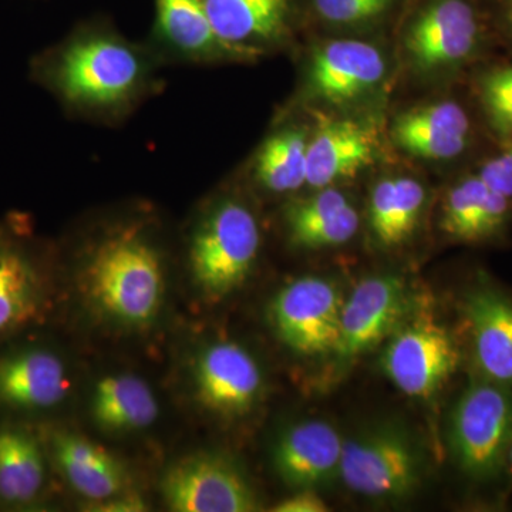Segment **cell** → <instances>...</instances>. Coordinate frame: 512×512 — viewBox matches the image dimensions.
Returning a JSON list of instances; mask_svg holds the SVG:
<instances>
[{"instance_id": "1", "label": "cell", "mask_w": 512, "mask_h": 512, "mask_svg": "<svg viewBox=\"0 0 512 512\" xmlns=\"http://www.w3.org/2000/svg\"><path fill=\"white\" fill-rule=\"evenodd\" d=\"M164 66L150 43L131 40L110 20L93 18L37 52L29 77L67 116L116 127L161 92Z\"/></svg>"}, {"instance_id": "2", "label": "cell", "mask_w": 512, "mask_h": 512, "mask_svg": "<svg viewBox=\"0 0 512 512\" xmlns=\"http://www.w3.org/2000/svg\"><path fill=\"white\" fill-rule=\"evenodd\" d=\"M153 229L141 220L109 225L84 249L82 285L110 318L146 325L164 298V255Z\"/></svg>"}, {"instance_id": "3", "label": "cell", "mask_w": 512, "mask_h": 512, "mask_svg": "<svg viewBox=\"0 0 512 512\" xmlns=\"http://www.w3.org/2000/svg\"><path fill=\"white\" fill-rule=\"evenodd\" d=\"M261 245L251 207L232 195L218 198L191 234L188 261L195 284L212 299L224 298L247 281Z\"/></svg>"}, {"instance_id": "4", "label": "cell", "mask_w": 512, "mask_h": 512, "mask_svg": "<svg viewBox=\"0 0 512 512\" xmlns=\"http://www.w3.org/2000/svg\"><path fill=\"white\" fill-rule=\"evenodd\" d=\"M448 443L464 476L491 483L507 473L512 387L474 375L450 414Z\"/></svg>"}, {"instance_id": "5", "label": "cell", "mask_w": 512, "mask_h": 512, "mask_svg": "<svg viewBox=\"0 0 512 512\" xmlns=\"http://www.w3.org/2000/svg\"><path fill=\"white\" fill-rule=\"evenodd\" d=\"M484 28L468 0H431L404 32V60L421 77L456 73L476 59Z\"/></svg>"}, {"instance_id": "6", "label": "cell", "mask_w": 512, "mask_h": 512, "mask_svg": "<svg viewBox=\"0 0 512 512\" xmlns=\"http://www.w3.org/2000/svg\"><path fill=\"white\" fill-rule=\"evenodd\" d=\"M49 308V271L29 222L0 221V342L39 326Z\"/></svg>"}, {"instance_id": "7", "label": "cell", "mask_w": 512, "mask_h": 512, "mask_svg": "<svg viewBox=\"0 0 512 512\" xmlns=\"http://www.w3.org/2000/svg\"><path fill=\"white\" fill-rule=\"evenodd\" d=\"M461 352L446 326L429 316L404 322L382 355L390 382L410 397L430 399L457 372Z\"/></svg>"}, {"instance_id": "8", "label": "cell", "mask_w": 512, "mask_h": 512, "mask_svg": "<svg viewBox=\"0 0 512 512\" xmlns=\"http://www.w3.org/2000/svg\"><path fill=\"white\" fill-rule=\"evenodd\" d=\"M420 473L419 453L399 427L367 430L343 446L340 477L346 487L365 497H406L419 485Z\"/></svg>"}, {"instance_id": "9", "label": "cell", "mask_w": 512, "mask_h": 512, "mask_svg": "<svg viewBox=\"0 0 512 512\" xmlns=\"http://www.w3.org/2000/svg\"><path fill=\"white\" fill-rule=\"evenodd\" d=\"M343 303L333 282L305 276L276 293L272 323L282 342L299 355L333 353L339 342Z\"/></svg>"}, {"instance_id": "10", "label": "cell", "mask_w": 512, "mask_h": 512, "mask_svg": "<svg viewBox=\"0 0 512 512\" xmlns=\"http://www.w3.org/2000/svg\"><path fill=\"white\" fill-rule=\"evenodd\" d=\"M387 76V59L365 40H329L313 49L302 96L330 106H348L376 92Z\"/></svg>"}, {"instance_id": "11", "label": "cell", "mask_w": 512, "mask_h": 512, "mask_svg": "<svg viewBox=\"0 0 512 512\" xmlns=\"http://www.w3.org/2000/svg\"><path fill=\"white\" fill-rule=\"evenodd\" d=\"M70 377L62 356L39 342H16L0 350V414L37 416L56 409L70 392ZM23 424V423H22Z\"/></svg>"}, {"instance_id": "12", "label": "cell", "mask_w": 512, "mask_h": 512, "mask_svg": "<svg viewBox=\"0 0 512 512\" xmlns=\"http://www.w3.org/2000/svg\"><path fill=\"white\" fill-rule=\"evenodd\" d=\"M165 503L177 512H249L258 507L247 478L214 454L177 461L161 483Z\"/></svg>"}, {"instance_id": "13", "label": "cell", "mask_w": 512, "mask_h": 512, "mask_svg": "<svg viewBox=\"0 0 512 512\" xmlns=\"http://www.w3.org/2000/svg\"><path fill=\"white\" fill-rule=\"evenodd\" d=\"M409 309L410 292L402 276L363 279L343 303L336 359L353 362L376 348L402 325Z\"/></svg>"}, {"instance_id": "14", "label": "cell", "mask_w": 512, "mask_h": 512, "mask_svg": "<svg viewBox=\"0 0 512 512\" xmlns=\"http://www.w3.org/2000/svg\"><path fill=\"white\" fill-rule=\"evenodd\" d=\"M461 313L476 376L512 387V296L480 278Z\"/></svg>"}, {"instance_id": "15", "label": "cell", "mask_w": 512, "mask_h": 512, "mask_svg": "<svg viewBox=\"0 0 512 512\" xmlns=\"http://www.w3.org/2000/svg\"><path fill=\"white\" fill-rule=\"evenodd\" d=\"M148 43L165 66L242 62L215 33L204 0H154Z\"/></svg>"}, {"instance_id": "16", "label": "cell", "mask_w": 512, "mask_h": 512, "mask_svg": "<svg viewBox=\"0 0 512 512\" xmlns=\"http://www.w3.org/2000/svg\"><path fill=\"white\" fill-rule=\"evenodd\" d=\"M212 28L242 62L261 59L286 42L292 0H204Z\"/></svg>"}, {"instance_id": "17", "label": "cell", "mask_w": 512, "mask_h": 512, "mask_svg": "<svg viewBox=\"0 0 512 512\" xmlns=\"http://www.w3.org/2000/svg\"><path fill=\"white\" fill-rule=\"evenodd\" d=\"M261 369L242 346L214 343L195 366V387L202 406L222 416L249 412L261 396Z\"/></svg>"}, {"instance_id": "18", "label": "cell", "mask_w": 512, "mask_h": 512, "mask_svg": "<svg viewBox=\"0 0 512 512\" xmlns=\"http://www.w3.org/2000/svg\"><path fill=\"white\" fill-rule=\"evenodd\" d=\"M376 154L375 127L349 119L323 120L309 136L306 185L319 190L356 177Z\"/></svg>"}, {"instance_id": "19", "label": "cell", "mask_w": 512, "mask_h": 512, "mask_svg": "<svg viewBox=\"0 0 512 512\" xmlns=\"http://www.w3.org/2000/svg\"><path fill=\"white\" fill-rule=\"evenodd\" d=\"M394 143L410 156L450 161L463 156L473 143V124L454 100L414 107L393 121Z\"/></svg>"}, {"instance_id": "20", "label": "cell", "mask_w": 512, "mask_h": 512, "mask_svg": "<svg viewBox=\"0 0 512 512\" xmlns=\"http://www.w3.org/2000/svg\"><path fill=\"white\" fill-rule=\"evenodd\" d=\"M343 446L345 441L329 423L302 421L276 443L274 466L293 490H315L339 473Z\"/></svg>"}, {"instance_id": "21", "label": "cell", "mask_w": 512, "mask_h": 512, "mask_svg": "<svg viewBox=\"0 0 512 512\" xmlns=\"http://www.w3.org/2000/svg\"><path fill=\"white\" fill-rule=\"evenodd\" d=\"M511 215V200L491 190L478 174L467 175L447 191L440 228L453 241L483 244L504 234Z\"/></svg>"}, {"instance_id": "22", "label": "cell", "mask_w": 512, "mask_h": 512, "mask_svg": "<svg viewBox=\"0 0 512 512\" xmlns=\"http://www.w3.org/2000/svg\"><path fill=\"white\" fill-rule=\"evenodd\" d=\"M49 456L29 424L0 421V507H33L43 497Z\"/></svg>"}, {"instance_id": "23", "label": "cell", "mask_w": 512, "mask_h": 512, "mask_svg": "<svg viewBox=\"0 0 512 512\" xmlns=\"http://www.w3.org/2000/svg\"><path fill=\"white\" fill-rule=\"evenodd\" d=\"M42 439L47 456L55 461L67 483L87 500H106L126 490L124 468L103 447L62 430L50 431Z\"/></svg>"}, {"instance_id": "24", "label": "cell", "mask_w": 512, "mask_h": 512, "mask_svg": "<svg viewBox=\"0 0 512 512\" xmlns=\"http://www.w3.org/2000/svg\"><path fill=\"white\" fill-rule=\"evenodd\" d=\"M285 222L293 247L322 249L339 247L355 237L360 218L345 192L326 187L291 202Z\"/></svg>"}, {"instance_id": "25", "label": "cell", "mask_w": 512, "mask_h": 512, "mask_svg": "<svg viewBox=\"0 0 512 512\" xmlns=\"http://www.w3.org/2000/svg\"><path fill=\"white\" fill-rule=\"evenodd\" d=\"M426 190L412 177H386L370 191L369 227L377 244L397 248L413 237L426 205Z\"/></svg>"}, {"instance_id": "26", "label": "cell", "mask_w": 512, "mask_h": 512, "mask_svg": "<svg viewBox=\"0 0 512 512\" xmlns=\"http://www.w3.org/2000/svg\"><path fill=\"white\" fill-rule=\"evenodd\" d=\"M309 134L305 128L288 124L275 128L262 141L251 161V177L271 194H292L306 185Z\"/></svg>"}, {"instance_id": "27", "label": "cell", "mask_w": 512, "mask_h": 512, "mask_svg": "<svg viewBox=\"0 0 512 512\" xmlns=\"http://www.w3.org/2000/svg\"><path fill=\"white\" fill-rule=\"evenodd\" d=\"M93 414L101 429H144L157 420L158 402L144 380L131 375L107 376L94 389Z\"/></svg>"}, {"instance_id": "28", "label": "cell", "mask_w": 512, "mask_h": 512, "mask_svg": "<svg viewBox=\"0 0 512 512\" xmlns=\"http://www.w3.org/2000/svg\"><path fill=\"white\" fill-rule=\"evenodd\" d=\"M478 96L495 133L512 138V64L488 70L478 83Z\"/></svg>"}, {"instance_id": "29", "label": "cell", "mask_w": 512, "mask_h": 512, "mask_svg": "<svg viewBox=\"0 0 512 512\" xmlns=\"http://www.w3.org/2000/svg\"><path fill=\"white\" fill-rule=\"evenodd\" d=\"M393 0H312L319 18L330 25L357 28L377 22L392 8Z\"/></svg>"}, {"instance_id": "30", "label": "cell", "mask_w": 512, "mask_h": 512, "mask_svg": "<svg viewBox=\"0 0 512 512\" xmlns=\"http://www.w3.org/2000/svg\"><path fill=\"white\" fill-rule=\"evenodd\" d=\"M477 174L491 190L512 201V138L481 165Z\"/></svg>"}, {"instance_id": "31", "label": "cell", "mask_w": 512, "mask_h": 512, "mask_svg": "<svg viewBox=\"0 0 512 512\" xmlns=\"http://www.w3.org/2000/svg\"><path fill=\"white\" fill-rule=\"evenodd\" d=\"M87 511L96 512H143L148 505L138 494L120 493L106 500L90 501Z\"/></svg>"}, {"instance_id": "32", "label": "cell", "mask_w": 512, "mask_h": 512, "mask_svg": "<svg viewBox=\"0 0 512 512\" xmlns=\"http://www.w3.org/2000/svg\"><path fill=\"white\" fill-rule=\"evenodd\" d=\"M275 512H326L328 504L316 494L315 490H298L292 497L281 501L274 508Z\"/></svg>"}, {"instance_id": "33", "label": "cell", "mask_w": 512, "mask_h": 512, "mask_svg": "<svg viewBox=\"0 0 512 512\" xmlns=\"http://www.w3.org/2000/svg\"><path fill=\"white\" fill-rule=\"evenodd\" d=\"M505 19L512 30V0H505Z\"/></svg>"}, {"instance_id": "34", "label": "cell", "mask_w": 512, "mask_h": 512, "mask_svg": "<svg viewBox=\"0 0 512 512\" xmlns=\"http://www.w3.org/2000/svg\"><path fill=\"white\" fill-rule=\"evenodd\" d=\"M507 474H508V476L512 477V444H511V447H510V451H508Z\"/></svg>"}]
</instances>
